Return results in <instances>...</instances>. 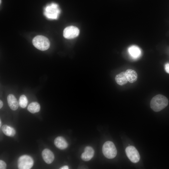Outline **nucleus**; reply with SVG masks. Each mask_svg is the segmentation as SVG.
<instances>
[{
    "label": "nucleus",
    "instance_id": "15",
    "mask_svg": "<svg viewBox=\"0 0 169 169\" xmlns=\"http://www.w3.org/2000/svg\"><path fill=\"white\" fill-rule=\"evenodd\" d=\"M2 130L6 135L8 136H13L16 133L15 130L13 128L6 125L2 126Z\"/></svg>",
    "mask_w": 169,
    "mask_h": 169
},
{
    "label": "nucleus",
    "instance_id": "4",
    "mask_svg": "<svg viewBox=\"0 0 169 169\" xmlns=\"http://www.w3.org/2000/svg\"><path fill=\"white\" fill-rule=\"evenodd\" d=\"M102 152L104 156L108 159H112L116 156L117 151L113 143L108 141L105 142L102 147Z\"/></svg>",
    "mask_w": 169,
    "mask_h": 169
},
{
    "label": "nucleus",
    "instance_id": "12",
    "mask_svg": "<svg viewBox=\"0 0 169 169\" xmlns=\"http://www.w3.org/2000/svg\"><path fill=\"white\" fill-rule=\"evenodd\" d=\"M7 101L8 105L11 109L15 110L18 109V103L16 98L13 95L11 94L9 95L7 97Z\"/></svg>",
    "mask_w": 169,
    "mask_h": 169
},
{
    "label": "nucleus",
    "instance_id": "5",
    "mask_svg": "<svg viewBox=\"0 0 169 169\" xmlns=\"http://www.w3.org/2000/svg\"><path fill=\"white\" fill-rule=\"evenodd\" d=\"M33 160L30 156L23 155L19 157L18 160V167L20 169H29L33 166Z\"/></svg>",
    "mask_w": 169,
    "mask_h": 169
},
{
    "label": "nucleus",
    "instance_id": "19",
    "mask_svg": "<svg viewBox=\"0 0 169 169\" xmlns=\"http://www.w3.org/2000/svg\"><path fill=\"white\" fill-rule=\"evenodd\" d=\"M165 69L166 71L169 74V63H166L165 65Z\"/></svg>",
    "mask_w": 169,
    "mask_h": 169
},
{
    "label": "nucleus",
    "instance_id": "7",
    "mask_svg": "<svg viewBox=\"0 0 169 169\" xmlns=\"http://www.w3.org/2000/svg\"><path fill=\"white\" fill-rule=\"evenodd\" d=\"M79 30L76 27L69 26L66 27L63 31V36L67 39H72L77 37L79 34Z\"/></svg>",
    "mask_w": 169,
    "mask_h": 169
},
{
    "label": "nucleus",
    "instance_id": "16",
    "mask_svg": "<svg viewBox=\"0 0 169 169\" xmlns=\"http://www.w3.org/2000/svg\"><path fill=\"white\" fill-rule=\"evenodd\" d=\"M27 109L30 112L32 113H35L39 111L40 105L37 102H32L29 104Z\"/></svg>",
    "mask_w": 169,
    "mask_h": 169
},
{
    "label": "nucleus",
    "instance_id": "6",
    "mask_svg": "<svg viewBox=\"0 0 169 169\" xmlns=\"http://www.w3.org/2000/svg\"><path fill=\"white\" fill-rule=\"evenodd\" d=\"M127 156L132 162L136 163L140 160V155L138 151L134 146H130L125 150Z\"/></svg>",
    "mask_w": 169,
    "mask_h": 169
},
{
    "label": "nucleus",
    "instance_id": "20",
    "mask_svg": "<svg viewBox=\"0 0 169 169\" xmlns=\"http://www.w3.org/2000/svg\"><path fill=\"white\" fill-rule=\"evenodd\" d=\"M60 169H69V167L67 166H64L61 167Z\"/></svg>",
    "mask_w": 169,
    "mask_h": 169
},
{
    "label": "nucleus",
    "instance_id": "13",
    "mask_svg": "<svg viewBox=\"0 0 169 169\" xmlns=\"http://www.w3.org/2000/svg\"><path fill=\"white\" fill-rule=\"evenodd\" d=\"M115 79L116 82L120 85L125 84L128 81L125 72H121L116 75Z\"/></svg>",
    "mask_w": 169,
    "mask_h": 169
},
{
    "label": "nucleus",
    "instance_id": "2",
    "mask_svg": "<svg viewBox=\"0 0 169 169\" xmlns=\"http://www.w3.org/2000/svg\"><path fill=\"white\" fill-rule=\"evenodd\" d=\"M33 45L38 49L45 51L48 49L50 46V42L48 39L42 35H38L33 39Z\"/></svg>",
    "mask_w": 169,
    "mask_h": 169
},
{
    "label": "nucleus",
    "instance_id": "17",
    "mask_svg": "<svg viewBox=\"0 0 169 169\" xmlns=\"http://www.w3.org/2000/svg\"><path fill=\"white\" fill-rule=\"evenodd\" d=\"M28 100L27 97L24 95L20 96L19 100V105L22 108H25L27 105Z\"/></svg>",
    "mask_w": 169,
    "mask_h": 169
},
{
    "label": "nucleus",
    "instance_id": "22",
    "mask_svg": "<svg viewBox=\"0 0 169 169\" xmlns=\"http://www.w3.org/2000/svg\"><path fill=\"white\" fill-rule=\"evenodd\" d=\"M1 125H2V122H1V120H0V127H1Z\"/></svg>",
    "mask_w": 169,
    "mask_h": 169
},
{
    "label": "nucleus",
    "instance_id": "11",
    "mask_svg": "<svg viewBox=\"0 0 169 169\" xmlns=\"http://www.w3.org/2000/svg\"><path fill=\"white\" fill-rule=\"evenodd\" d=\"M54 144L58 148L64 150L68 146V144L65 139L62 136L57 137L54 140Z\"/></svg>",
    "mask_w": 169,
    "mask_h": 169
},
{
    "label": "nucleus",
    "instance_id": "9",
    "mask_svg": "<svg viewBox=\"0 0 169 169\" xmlns=\"http://www.w3.org/2000/svg\"><path fill=\"white\" fill-rule=\"evenodd\" d=\"M42 155L44 161L48 164L52 163L54 158L53 152L48 149L44 150L42 152Z\"/></svg>",
    "mask_w": 169,
    "mask_h": 169
},
{
    "label": "nucleus",
    "instance_id": "21",
    "mask_svg": "<svg viewBox=\"0 0 169 169\" xmlns=\"http://www.w3.org/2000/svg\"><path fill=\"white\" fill-rule=\"evenodd\" d=\"M3 105V102L1 100H0V108L1 109Z\"/></svg>",
    "mask_w": 169,
    "mask_h": 169
},
{
    "label": "nucleus",
    "instance_id": "1",
    "mask_svg": "<svg viewBox=\"0 0 169 169\" xmlns=\"http://www.w3.org/2000/svg\"><path fill=\"white\" fill-rule=\"evenodd\" d=\"M168 100L167 98L161 95H157L151 100L150 105L151 109L155 112H159L167 105Z\"/></svg>",
    "mask_w": 169,
    "mask_h": 169
},
{
    "label": "nucleus",
    "instance_id": "8",
    "mask_svg": "<svg viewBox=\"0 0 169 169\" xmlns=\"http://www.w3.org/2000/svg\"><path fill=\"white\" fill-rule=\"evenodd\" d=\"M94 152V150L92 147L87 146L85 147L84 152L81 154V158L84 161H89L93 157Z\"/></svg>",
    "mask_w": 169,
    "mask_h": 169
},
{
    "label": "nucleus",
    "instance_id": "18",
    "mask_svg": "<svg viewBox=\"0 0 169 169\" xmlns=\"http://www.w3.org/2000/svg\"><path fill=\"white\" fill-rule=\"evenodd\" d=\"M6 163L2 160H0V169H5L6 168Z\"/></svg>",
    "mask_w": 169,
    "mask_h": 169
},
{
    "label": "nucleus",
    "instance_id": "3",
    "mask_svg": "<svg viewBox=\"0 0 169 169\" xmlns=\"http://www.w3.org/2000/svg\"><path fill=\"white\" fill-rule=\"evenodd\" d=\"M60 13V10L58 5L54 3L47 6L44 9V14L49 19H57Z\"/></svg>",
    "mask_w": 169,
    "mask_h": 169
},
{
    "label": "nucleus",
    "instance_id": "10",
    "mask_svg": "<svg viewBox=\"0 0 169 169\" xmlns=\"http://www.w3.org/2000/svg\"><path fill=\"white\" fill-rule=\"evenodd\" d=\"M128 52L130 55L133 59L139 58L141 54V51L138 46L132 45L128 49Z\"/></svg>",
    "mask_w": 169,
    "mask_h": 169
},
{
    "label": "nucleus",
    "instance_id": "14",
    "mask_svg": "<svg viewBox=\"0 0 169 169\" xmlns=\"http://www.w3.org/2000/svg\"><path fill=\"white\" fill-rule=\"evenodd\" d=\"M125 73L128 81L130 83H134L137 80V74L135 70L131 69H128L125 71Z\"/></svg>",
    "mask_w": 169,
    "mask_h": 169
}]
</instances>
